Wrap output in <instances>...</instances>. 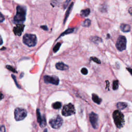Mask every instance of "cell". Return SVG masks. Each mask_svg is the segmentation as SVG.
<instances>
[{
  "instance_id": "obj_1",
  "label": "cell",
  "mask_w": 132,
  "mask_h": 132,
  "mask_svg": "<svg viewBox=\"0 0 132 132\" xmlns=\"http://www.w3.org/2000/svg\"><path fill=\"white\" fill-rule=\"evenodd\" d=\"M26 8L24 6L18 5L17 7V13L14 18L15 23L21 24L25 21L26 18Z\"/></svg>"
},
{
  "instance_id": "obj_2",
  "label": "cell",
  "mask_w": 132,
  "mask_h": 132,
  "mask_svg": "<svg viewBox=\"0 0 132 132\" xmlns=\"http://www.w3.org/2000/svg\"><path fill=\"white\" fill-rule=\"evenodd\" d=\"M113 117L116 127L119 128L122 127L124 124V117L123 114L119 110H117L114 111L113 113Z\"/></svg>"
},
{
  "instance_id": "obj_3",
  "label": "cell",
  "mask_w": 132,
  "mask_h": 132,
  "mask_svg": "<svg viewBox=\"0 0 132 132\" xmlns=\"http://www.w3.org/2000/svg\"><path fill=\"white\" fill-rule=\"evenodd\" d=\"M23 42L25 44L29 47H34L37 44V39L35 35L27 34L24 35Z\"/></svg>"
},
{
  "instance_id": "obj_4",
  "label": "cell",
  "mask_w": 132,
  "mask_h": 132,
  "mask_svg": "<svg viewBox=\"0 0 132 132\" xmlns=\"http://www.w3.org/2000/svg\"><path fill=\"white\" fill-rule=\"evenodd\" d=\"M75 113V109L73 105L69 103L65 105L62 110V115L65 117L70 116Z\"/></svg>"
},
{
  "instance_id": "obj_5",
  "label": "cell",
  "mask_w": 132,
  "mask_h": 132,
  "mask_svg": "<svg viewBox=\"0 0 132 132\" xmlns=\"http://www.w3.org/2000/svg\"><path fill=\"white\" fill-rule=\"evenodd\" d=\"M27 111L22 108H17L14 110V118L16 121H21L27 116Z\"/></svg>"
},
{
  "instance_id": "obj_6",
  "label": "cell",
  "mask_w": 132,
  "mask_h": 132,
  "mask_svg": "<svg viewBox=\"0 0 132 132\" xmlns=\"http://www.w3.org/2000/svg\"><path fill=\"white\" fill-rule=\"evenodd\" d=\"M127 39L123 36H120L116 42V47L119 51H123L127 47Z\"/></svg>"
},
{
  "instance_id": "obj_7",
  "label": "cell",
  "mask_w": 132,
  "mask_h": 132,
  "mask_svg": "<svg viewBox=\"0 0 132 132\" xmlns=\"http://www.w3.org/2000/svg\"><path fill=\"white\" fill-rule=\"evenodd\" d=\"M63 120L59 116H57L49 121V124L53 128L58 129L62 124Z\"/></svg>"
},
{
  "instance_id": "obj_8",
  "label": "cell",
  "mask_w": 132,
  "mask_h": 132,
  "mask_svg": "<svg viewBox=\"0 0 132 132\" xmlns=\"http://www.w3.org/2000/svg\"><path fill=\"white\" fill-rule=\"evenodd\" d=\"M89 120L92 127L94 129L98 128L99 117L97 113L92 112L89 114Z\"/></svg>"
},
{
  "instance_id": "obj_9",
  "label": "cell",
  "mask_w": 132,
  "mask_h": 132,
  "mask_svg": "<svg viewBox=\"0 0 132 132\" xmlns=\"http://www.w3.org/2000/svg\"><path fill=\"white\" fill-rule=\"evenodd\" d=\"M44 81L46 83H51L55 85H58L59 83V80L58 77L55 76H44Z\"/></svg>"
},
{
  "instance_id": "obj_10",
  "label": "cell",
  "mask_w": 132,
  "mask_h": 132,
  "mask_svg": "<svg viewBox=\"0 0 132 132\" xmlns=\"http://www.w3.org/2000/svg\"><path fill=\"white\" fill-rule=\"evenodd\" d=\"M24 27V25L22 24H17L13 28V32L14 33V34L17 36H20L23 32Z\"/></svg>"
},
{
  "instance_id": "obj_11",
  "label": "cell",
  "mask_w": 132,
  "mask_h": 132,
  "mask_svg": "<svg viewBox=\"0 0 132 132\" xmlns=\"http://www.w3.org/2000/svg\"><path fill=\"white\" fill-rule=\"evenodd\" d=\"M56 68L57 69L59 70H67L69 69L68 66L65 64L63 62H58L55 65Z\"/></svg>"
},
{
  "instance_id": "obj_12",
  "label": "cell",
  "mask_w": 132,
  "mask_h": 132,
  "mask_svg": "<svg viewBox=\"0 0 132 132\" xmlns=\"http://www.w3.org/2000/svg\"><path fill=\"white\" fill-rule=\"evenodd\" d=\"M120 29L123 32H129L131 31V26L127 24H121Z\"/></svg>"
},
{
  "instance_id": "obj_13",
  "label": "cell",
  "mask_w": 132,
  "mask_h": 132,
  "mask_svg": "<svg viewBox=\"0 0 132 132\" xmlns=\"http://www.w3.org/2000/svg\"><path fill=\"white\" fill-rule=\"evenodd\" d=\"M92 99L94 102L98 104H100L102 102V101L101 98H99L98 96L95 94H92Z\"/></svg>"
},
{
  "instance_id": "obj_14",
  "label": "cell",
  "mask_w": 132,
  "mask_h": 132,
  "mask_svg": "<svg viewBox=\"0 0 132 132\" xmlns=\"http://www.w3.org/2000/svg\"><path fill=\"white\" fill-rule=\"evenodd\" d=\"M90 40L96 44H98L100 42H102V39L99 37L98 36H94V37H91L90 38Z\"/></svg>"
},
{
  "instance_id": "obj_15",
  "label": "cell",
  "mask_w": 132,
  "mask_h": 132,
  "mask_svg": "<svg viewBox=\"0 0 132 132\" xmlns=\"http://www.w3.org/2000/svg\"><path fill=\"white\" fill-rule=\"evenodd\" d=\"M127 106V103L125 102H119L117 104V107L119 110H123Z\"/></svg>"
},
{
  "instance_id": "obj_16",
  "label": "cell",
  "mask_w": 132,
  "mask_h": 132,
  "mask_svg": "<svg viewBox=\"0 0 132 132\" xmlns=\"http://www.w3.org/2000/svg\"><path fill=\"white\" fill-rule=\"evenodd\" d=\"M73 3H71L70 4V5L69 6V7L68 9V10L67 11V12H66V15H65V18L64 19V23H65V22L66 21V20H67V19L68 18V16H69V14H70V12L71 11V10H72V7H73Z\"/></svg>"
},
{
  "instance_id": "obj_17",
  "label": "cell",
  "mask_w": 132,
  "mask_h": 132,
  "mask_svg": "<svg viewBox=\"0 0 132 132\" xmlns=\"http://www.w3.org/2000/svg\"><path fill=\"white\" fill-rule=\"evenodd\" d=\"M90 13V9L89 8H87L86 9H84L81 11L80 14L83 17H87Z\"/></svg>"
},
{
  "instance_id": "obj_18",
  "label": "cell",
  "mask_w": 132,
  "mask_h": 132,
  "mask_svg": "<svg viewBox=\"0 0 132 132\" xmlns=\"http://www.w3.org/2000/svg\"><path fill=\"white\" fill-rule=\"evenodd\" d=\"M74 28H68V29H67V30H66L65 32H64V33H62V34H61V35L59 37V38L62 36H64V35H67V34H71V33H73L74 32Z\"/></svg>"
},
{
  "instance_id": "obj_19",
  "label": "cell",
  "mask_w": 132,
  "mask_h": 132,
  "mask_svg": "<svg viewBox=\"0 0 132 132\" xmlns=\"http://www.w3.org/2000/svg\"><path fill=\"white\" fill-rule=\"evenodd\" d=\"M52 107L54 109H59L61 107V102H55L53 104Z\"/></svg>"
},
{
  "instance_id": "obj_20",
  "label": "cell",
  "mask_w": 132,
  "mask_h": 132,
  "mask_svg": "<svg viewBox=\"0 0 132 132\" xmlns=\"http://www.w3.org/2000/svg\"><path fill=\"white\" fill-rule=\"evenodd\" d=\"M37 121L39 123H40L41 122V120H42V117L41 116V114H40V110L39 109H37Z\"/></svg>"
},
{
  "instance_id": "obj_21",
  "label": "cell",
  "mask_w": 132,
  "mask_h": 132,
  "mask_svg": "<svg viewBox=\"0 0 132 132\" xmlns=\"http://www.w3.org/2000/svg\"><path fill=\"white\" fill-rule=\"evenodd\" d=\"M91 24V21L89 19H86L82 23V26L84 27H88Z\"/></svg>"
},
{
  "instance_id": "obj_22",
  "label": "cell",
  "mask_w": 132,
  "mask_h": 132,
  "mask_svg": "<svg viewBox=\"0 0 132 132\" xmlns=\"http://www.w3.org/2000/svg\"><path fill=\"white\" fill-rule=\"evenodd\" d=\"M119 88V82L117 80H115L113 82V90H117Z\"/></svg>"
},
{
  "instance_id": "obj_23",
  "label": "cell",
  "mask_w": 132,
  "mask_h": 132,
  "mask_svg": "<svg viewBox=\"0 0 132 132\" xmlns=\"http://www.w3.org/2000/svg\"><path fill=\"white\" fill-rule=\"evenodd\" d=\"M46 123H47L46 119V118H45L44 116H42V120H41V122L39 123L40 127H44L46 125Z\"/></svg>"
},
{
  "instance_id": "obj_24",
  "label": "cell",
  "mask_w": 132,
  "mask_h": 132,
  "mask_svg": "<svg viewBox=\"0 0 132 132\" xmlns=\"http://www.w3.org/2000/svg\"><path fill=\"white\" fill-rule=\"evenodd\" d=\"M61 43H60V42H58L57 43L55 47H54L53 48V52H54V53H56L59 50V49L60 48V47H61Z\"/></svg>"
},
{
  "instance_id": "obj_25",
  "label": "cell",
  "mask_w": 132,
  "mask_h": 132,
  "mask_svg": "<svg viewBox=\"0 0 132 132\" xmlns=\"http://www.w3.org/2000/svg\"><path fill=\"white\" fill-rule=\"evenodd\" d=\"M90 59L92 60V61H94V62L97 63V64H101L100 60L98 58L95 57H90Z\"/></svg>"
},
{
  "instance_id": "obj_26",
  "label": "cell",
  "mask_w": 132,
  "mask_h": 132,
  "mask_svg": "<svg viewBox=\"0 0 132 132\" xmlns=\"http://www.w3.org/2000/svg\"><path fill=\"white\" fill-rule=\"evenodd\" d=\"M6 68L8 70H9L10 71H12V72H13L14 73H17V72L16 71V70L14 69V68L12 66H9V65H7L6 66Z\"/></svg>"
},
{
  "instance_id": "obj_27",
  "label": "cell",
  "mask_w": 132,
  "mask_h": 132,
  "mask_svg": "<svg viewBox=\"0 0 132 132\" xmlns=\"http://www.w3.org/2000/svg\"><path fill=\"white\" fill-rule=\"evenodd\" d=\"M81 73L84 75H86L88 73V70L86 68H83L81 69Z\"/></svg>"
},
{
  "instance_id": "obj_28",
  "label": "cell",
  "mask_w": 132,
  "mask_h": 132,
  "mask_svg": "<svg viewBox=\"0 0 132 132\" xmlns=\"http://www.w3.org/2000/svg\"><path fill=\"white\" fill-rule=\"evenodd\" d=\"M0 132H6L5 127L4 125H0Z\"/></svg>"
},
{
  "instance_id": "obj_29",
  "label": "cell",
  "mask_w": 132,
  "mask_h": 132,
  "mask_svg": "<svg viewBox=\"0 0 132 132\" xmlns=\"http://www.w3.org/2000/svg\"><path fill=\"white\" fill-rule=\"evenodd\" d=\"M5 20V18L3 15L0 13V23L3 22Z\"/></svg>"
},
{
  "instance_id": "obj_30",
  "label": "cell",
  "mask_w": 132,
  "mask_h": 132,
  "mask_svg": "<svg viewBox=\"0 0 132 132\" xmlns=\"http://www.w3.org/2000/svg\"><path fill=\"white\" fill-rule=\"evenodd\" d=\"M12 77H13V80H14V81L15 82V83H16V85L18 86V88H20V86L18 84H17V80H16V76H15L14 75H12Z\"/></svg>"
},
{
  "instance_id": "obj_31",
  "label": "cell",
  "mask_w": 132,
  "mask_h": 132,
  "mask_svg": "<svg viewBox=\"0 0 132 132\" xmlns=\"http://www.w3.org/2000/svg\"><path fill=\"white\" fill-rule=\"evenodd\" d=\"M4 98V94H3V93H2L1 92H0V101H1L2 99H3Z\"/></svg>"
},
{
  "instance_id": "obj_32",
  "label": "cell",
  "mask_w": 132,
  "mask_h": 132,
  "mask_svg": "<svg viewBox=\"0 0 132 132\" xmlns=\"http://www.w3.org/2000/svg\"><path fill=\"white\" fill-rule=\"evenodd\" d=\"M41 28H43V29L46 30V31H47V30L48 29L47 27V26H41Z\"/></svg>"
},
{
  "instance_id": "obj_33",
  "label": "cell",
  "mask_w": 132,
  "mask_h": 132,
  "mask_svg": "<svg viewBox=\"0 0 132 132\" xmlns=\"http://www.w3.org/2000/svg\"><path fill=\"white\" fill-rule=\"evenodd\" d=\"M127 71L131 74V75H132V69H131V68H127Z\"/></svg>"
},
{
  "instance_id": "obj_34",
  "label": "cell",
  "mask_w": 132,
  "mask_h": 132,
  "mask_svg": "<svg viewBox=\"0 0 132 132\" xmlns=\"http://www.w3.org/2000/svg\"><path fill=\"white\" fill-rule=\"evenodd\" d=\"M128 12H129V13H130L132 16V7H131V8H129Z\"/></svg>"
},
{
  "instance_id": "obj_35",
  "label": "cell",
  "mask_w": 132,
  "mask_h": 132,
  "mask_svg": "<svg viewBox=\"0 0 132 132\" xmlns=\"http://www.w3.org/2000/svg\"><path fill=\"white\" fill-rule=\"evenodd\" d=\"M2 44H3V39L1 36V35H0V45H2Z\"/></svg>"
},
{
  "instance_id": "obj_36",
  "label": "cell",
  "mask_w": 132,
  "mask_h": 132,
  "mask_svg": "<svg viewBox=\"0 0 132 132\" xmlns=\"http://www.w3.org/2000/svg\"><path fill=\"white\" fill-rule=\"evenodd\" d=\"M43 132H47V129H45L44 131H43Z\"/></svg>"
}]
</instances>
